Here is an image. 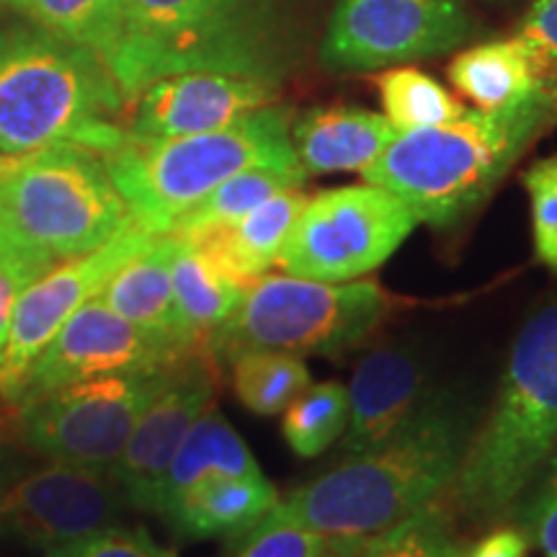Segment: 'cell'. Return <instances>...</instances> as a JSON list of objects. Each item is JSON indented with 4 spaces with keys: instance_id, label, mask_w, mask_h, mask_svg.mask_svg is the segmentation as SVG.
<instances>
[{
    "instance_id": "obj_1",
    "label": "cell",
    "mask_w": 557,
    "mask_h": 557,
    "mask_svg": "<svg viewBox=\"0 0 557 557\" xmlns=\"http://www.w3.org/2000/svg\"><path fill=\"white\" fill-rule=\"evenodd\" d=\"M470 447L457 398H423L416 413L364 455L278 498L271 511L329 537L369 540L447 491Z\"/></svg>"
},
{
    "instance_id": "obj_2",
    "label": "cell",
    "mask_w": 557,
    "mask_h": 557,
    "mask_svg": "<svg viewBox=\"0 0 557 557\" xmlns=\"http://www.w3.org/2000/svg\"><path fill=\"white\" fill-rule=\"evenodd\" d=\"M555 116L557 81L513 109H465L444 124L400 132L361 176L398 197L416 222L449 227L491 197Z\"/></svg>"
},
{
    "instance_id": "obj_3",
    "label": "cell",
    "mask_w": 557,
    "mask_h": 557,
    "mask_svg": "<svg viewBox=\"0 0 557 557\" xmlns=\"http://www.w3.org/2000/svg\"><path fill=\"white\" fill-rule=\"evenodd\" d=\"M124 94L86 47L32 21L0 24V156L78 145L103 158L120 148Z\"/></svg>"
},
{
    "instance_id": "obj_4",
    "label": "cell",
    "mask_w": 557,
    "mask_h": 557,
    "mask_svg": "<svg viewBox=\"0 0 557 557\" xmlns=\"http://www.w3.org/2000/svg\"><path fill=\"white\" fill-rule=\"evenodd\" d=\"M129 29L109 65L124 99L178 73L276 83L289 67L282 0H127Z\"/></svg>"
},
{
    "instance_id": "obj_5",
    "label": "cell",
    "mask_w": 557,
    "mask_h": 557,
    "mask_svg": "<svg viewBox=\"0 0 557 557\" xmlns=\"http://www.w3.org/2000/svg\"><path fill=\"white\" fill-rule=\"evenodd\" d=\"M557 447V297L527 320L508 354L491 416L470 438L451 500L472 517L511 506Z\"/></svg>"
},
{
    "instance_id": "obj_6",
    "label": "cell",
    "mask_w": 557,
    "mask_h": 557,
    "mask_svg": "<svg viewBox=\"0 0 557 557\" xmlns=\"http://www.w3.org/2000/svg\"><path fill=\"white\" fill-rule=\"evenodd\" d=\"M103 165L132 218L152 235L169 233L186 209L235 173L253 165L299 169L292 148V114L274 103L201 135H127L120 148L103 156Z\"/></svg>"
},
{
    "instance_id": "obj_7",
    "label": "cell",
    "mask_w": 557,
    "mask_h": 557,
    "mask_svg": "<svg viewBox=\"0 0 557 557\" xmlns=\"http://www.w3.org/2000/svg\"><path fill=\"white\" fill-rule=\"evenodd\" d=\"M135 222L99 152L54 145L11 158L0 173V230L52 263L107 246Z\"/></svg>"
},
{
    "instance_id": "obj_8",
    "label": "cell",
    "mask_w": 557,
    "mask_h": 557,
    "mask_svg": "<svg viewBox=\"0 0 557 557\" xmlns=\"http://www.w3.org/2000/svg\"><path fill=\"white\" fill-rule=\"evenodd\" d=\"M393 299L377 282H312L261 276L238 310L209 336L218 361L243 351L341 354L357 346L385 320Z\"/></svg>"
},
{
    "instance_id": "obj_9",
    "label": "cell",
    "mask_w": 557,
    "mask_h": 557,
    "mask_svg": "<svg viewBox=\"0 0 557 557\" xmlns=\"http://www.w3.org/2000/svg\"><path fill=\"white\" fill-rule=\"evenodd\" d=\"M165 367L101 374L47 389L13 406V429L26 447L50 462L111 475Z\"/></svg>"
},
{
    "instance_id": "obj_10",
    "label": "cell",
    "mask_w": 557,
    "mask_h": 557,
    "mask_svg": "<svg viewBox=\"0 0 557 557\" xmlns=\"http://www.w3.org/2000/svg\"><path fill=\"white\" fill-rule=\"evenodd\" d=\"M413 227L410 209L367 181L320 191L299 212L276 267L312 282H354L380 269Z\"/></svg>"
},
{
    "instance_id": "obj_11",
    "label": "cell",
    "mask_w": 557,
    "mask_h": 557,
    "mask_svg": "<svg viewBox=\"0 0 557 557\" xmlns=\"http://www.w3.org/2000/svg\"><path fill=\"white\" fill-rule=\"evenodd\" d=\"M470 34L459 0H338L320 62L333 73H372L451 52Z\"/></svg>"
},
{
    "instance_id": "obj_12",
    "label": "cell",
    "mask_w": 557,
    "mask_h": 557,
    "mask_svg": "<svg viewBox=\"0 0 557 557\" xmlns=\"http://www.w3.org/2000/svg\"><path fill=\"white\" fill-rule=\"evenodd\" d=\"M150 240L152 233L135 220L107 246L78 256V259L54 263L21 292L16 308H13L3 364H0V400L9 406L18 400L26 372L45 351V346L58 336L65 320L83 302L99 295L103 284L114 276V271L124 267Z\"/></svg>"
},
{
    "instance_id": "obj_13",
    "label": "cell",
    "mask_w": 557,
    "mask_h": 557,
    "mask_svg": "<svg viewBox=\"0 0 557 557\" xmlns=\"http://www.w3.org/2000/svg\"><path fill=\"white\" fill-rule=\"evenodd\" d=\"M122 491L109 472L50 462L0 485V545L52 553L116 524Z\"/></svg>"
},
{
    "instance_id": "obj_14",
    "label": "cell",
    "mask_w": 557,
    "mask_h": 557,
    "mask_svg": "<svg viewBox=\"0 0 557 557\" xmlns=\"http://www.w3.org/2000/svg\"><path fill=\"white\" fill-rule=\"evenodd\" d=\"M218 382V357L209 346L184 354L165 367L163 380L139 413L124 451L111 470L124 504L158 513L165 470L194 421L212 408Z\"/></svg>"
},
{
    "instance_id": "obj_15",
    "label": "cell",
    "mask_w": 557,
    "mask_h": 557,
    "mask_svg": "<svg viewBox=\"0 0 557 557\" xmlns=\"http://www.w3.org/2000/svg\"><path fill=\"white\" fill-rule=\"evenodd\" d=\"M181 357L184 354L176 348L127 323L99 297H90L65 320L58 336L34 361L16 403L47 393V389L70 385V382L101 377V374L158 369Z\"/></svg>"
},
{
    "instance_id": "obj_16",
    "label": "cell",
    "mask_w": 557,
    "mask_h": 557,
    "mask_svg": "<svg viewBox=\"0 0 557 557\" xmlns=\"http://www.w3.org/2000/svg\"><path fill=\"white\" fill-rule=\"evenodd\" d=\"M278 86L227 73H178L150 83L135 99L129 137L169 139L214 132L276 101Z\"/></svg>"
},
{
    "instance_id": "obj_17",
    "label": "cell",
    "mask_w": 557,
    "mask_h": 557,
    "mask_svg": "<svg viewBox=\"0 0 557 557\" xmlns=\"http://www.w3.org/2000/svg\"><path fill=\"white\" fill-rule=\"evenodd\" d=\"M348 421L341 436V457H357L393 436L423 403V372L410 354L382 348L354 369Z\"/></svg>"
},
{
    "instance_id": "obj_18",
    "label": "cell",
    "mask_w": 557,
    "mask_h": 557,
    "mask_svg": "<svg viewBox=\"0 0 557 557\" xmlns=\"http://www.w3.org/2000/svg\"><path fill=\"white\" fill-rule=\"evenodd\" d=\"M308 199L302 186L284 189L243 218L186 233V238L197 243V248L222 274L248 289L278 263L284 243Z\"/></svg>"
},
{
    "instance_id": "obj_19",
    "label": "cell",
    "mask_w": 557,
    "mask_h": 557,
    "mask_svg": "<svg viewBox=\"0 0 557 557\" xmlns=\"http://www.w3.org/2000/svg\"><path fill=\"white\" fill-rule=\"evenodd\" d=\"M96 297L127 323L181 354L205 348L189 336L173 297L171 235H152L148 246L116 269Z\"/></svg>"
},
{
    "instance_id": "obj_20",
    "label": "cell",
    "mask_w": 557,
    "mask_h": 557,
    "mask_svg": "<svg viewBox=\"0 0 557 557\" xmlns=\"http://www.w3.org/2000/svg\"><path fill=\"white\" fill-rule=\"evenodd\" d=\"M398 129L385 114L359 107H320L292 122V148L308 176L361 173L377 160Z\"/></svg>"
},
{
    "instance_id": "obj_21",
    "label": "cell",
    "mask_w": 557,
    "mask_h": 557,
    "mask_svg": "<svg viewBox=\"0 0 557 557\" xmlns=\"http://www.w3.org/2000/svg\"><path fill=\"white\" fill-rule=\"evenodd\" d=\"M278 500L267 475H220L194 485L160 517L169 519L181 537L240 540Z\"/></svg>"
},
{
    "instance_id": "obj_22",
    "label": "cell",
    "mask_w": 557,
    "mask_h": 557,
    "mask_svg": "<svg viewBox=\"0 0 557 557\" xmlns=\"http://www.w3.org/2000/svg\"><path fill=\"white\" fill-rule=\"evenodd\" d=\"M449 83L478 111H506L519 107L549 86L532 54L517 37L485 41L459 52L449 65Z\"/></svg>"
},
{
    "instance_id": "obj_23",
    "label": "cell",
    "mask_w": 557,
    "mask_h": 557,
    "mask_svg": "<svg viewBox=\"0 0 557 557\" xmlns=\"http://www.w3.org/2000/svg\"><path fill=\"white\" fill-rule=\"evenodd\" d=\"M220 475H261V468L238 431L225 421V416L218 408H207L194 421L165 470L163 483H160L158 513H163L194 485Z\"/></svg>"
},
{
    "instance_id": "obj_24",
    "label": "cell",
    "mask_w": 557,
    "mask_h": 557,
    "mask_svg": "<svg viewBox=\"0 0 557 557\" xmlns=\"http://www.w3.org/2000/svg\"><path fill=\"white\" fill-rule=\"evenodd\" d=\"M171 235V282L181 320L197 344L209 346V336L238 310L246 289L222 274L186 235Z\"/></svg>"
},
{
    "instance_id": "obj_25",
    "label": "cell",
    "mask_w": 557,
    "mask_h": 557,
    "mask_svg": "<svg viewBox=\"0 0 557 557\" xmlns=\"http://www.w3.org/2000/svg\"><path fill=\"white\" fill-rule=\"evenodd\" d=\"M3 9L86 47L111 65L127 41V0H0Z\"/></svg>"
},
{
    "instance_id": "obj_26",
    "label": "cell",
    "mask_w": 557,
    "mask_h": 557,
    "mask_svg": "<svg viewBox=\"0 0 557 557\" xmlns=\"http://www.w3.org/2000/svg\"><path fill=\"white\" fill-rule=\"evenodd\" d=\"M308 173L302 169H276V165H253L246 169L227 181H222L218 189H212L205 199L186 209L181 218L173 222L169 233L186 235L197 233V230H207L214 225H225L248 214L263 201L274 197V194L284 189H295L302 186Z\"/></svg>"
},
{
    "instance_id": "obj_27",
    "label": "cell",
    "mask_w": 557,
    "mask_h": 557,
    "mask_svg": "<svg viewBox=\"0 0 557 557\" xmlns=\"http://www.w3.org/2000/svg\"><path fill=\"white\" fill-rule=\"evenodd\" d=\"M238 400L256 416H276L310 385V369L295 354L243 351L230 361Z\"/></svg>"
},
{
    "instance_id": "obj_28",
    "label": "cell",
    "mask_w": 557,
    "mask_h": 557,
    "mask_svg": "<svg viewBox=\"0 0 557 557\" xmlns=\"http://www.w3.org/2000/svg\"><path fill=\"white\" fill-rule=\"evenodd\" d=\"M385 120L400 132L434 127L455 120L465 111L436 78L416 67H387L377 78Z\"/></svg>"
},
{
    "instance_id": "obj_29",
    "label": "cell",
    "mask_w": 557,
    "mask_h": 557,
    "mask_svg": "<svg viewBox=\"0 0 557 557\" xmlns=\"http://www.w3.org/2000/svg\"><path fill=\"white\" fill-rule=\"evenodd\" d=\"M348 421V393L341 382L308 385L282 413L284 442L297 457H320L338 442Z\"/></svg>"
},
{
    "instance_id": "obj_30",
    "label": "cell",
    "mask_w": 557,
    "mask_h": 557,
    "mask_svg": "<svg viewBox=\"0 0 557 557\" xmlns=\"http://www.w3.org/2000/svg\"><path fill=\"white\" fill-rule=\"evenodd\" d=\"M357 557H468L451 517L436 500L421 506L398 524L369 537Z\"/></svg>"
},
{
    "instance_id": "obj_31",
    "label": "cell",
    "mask_w": 557,
    "mask_h": 557,
    "mask_svg": "<svg viewBox=\"0 0 557 557\" xmlns=\"http://www.w3.org/2000/svg\"><path fill=\"white\" fill-rule=\"evenodd\" d=\"M238 542L235 557H357L367 540L329 537L269 511Z\"/></svg>"
},
{
    "instance_id": "obj_32",
    "label": "cell",
    "mask_w": 557,
    "mask_h": 557,
    "mask_svg": "<svg viewBox=\"0 0 557 557\" xmlns=\"http://www.w3.org/2000/svg\"><path fill=\"white\" fill-rule=\"evenodd\" d=\"M521 184L532 209L534 256L542 267L557 271V156L534 160Z\"/></svg>"
},
{
    "instance_id": "obj_33",
    "label": "cell",
    "mask_w": 557,
    "mask_h": 557,
    "mask_svg": "<svg viewBox=\"0 0 557 557\" xmlns=\"http://www.w3.org/2000/svg\"><path fill=\"white\" fill-rule=\"evenodd\" d=\"M45 557H178L171 549L160 547L145 529H127L111 524L99 532L52 549Z\"/></svg>"
},
{
    "instance_id": "obj_34",
    "label": "cell",
    "mask_w": 557,
    "mask_h": 557,
    "mask_svg": "<svg viewBox=\"0 0 557 557\" xmlns=\"http://www.w3.org/2000/svg\"><path fill=\"white\" fill-rule=\"evenodd\" d=\"M54 263L39 256L26 253L21 248H11L9 253L0 256V364H3L5 344H9L13 308H16L21 292H24L34 278L52 269Z\"/></svg>"
},
{
    "instance_id": "obj_35",
    "label": "cell",
    "mask_w": 557,
    "mask_h": 557,
    "mask_svg": "<svg viewBox=\"0 0 557 557\" xmlns=\"http://www.w3.org/2000/svg\"><path fill=\"white\" fill-rule=\"evenodd\" d=\"M517 39L532 54L534 65L545 78L555 81L557 73V0H532L521 18Z\"/></svg>"
},
{
    "instance_id": "obj_36",
    "label": "cell",
    "mask_w": 557,
    "mask_h": 557,
    "mask_svg": "<svg viewBox=\"0 0 557 557\" xmlns=\"http://www.w3.org/2000/svg\"><path fill=\"white\" fill-rule=\"evenodd\" d=\"M540 472L537 491L529 498L524 519L534 545L547 557H557V447Z\"/></svg>"
},
{
    "instance_id": "obj_37",
    "label": "cell",
    "mask_w": 557,
    "mask_h": 557,
    "mask_svg": "<svg viewBox=\"0 0 557 557\" xmlns=\"http://www.w3.org/2000/svg\"><path fill=\"white\" fill-rule=\"evenodd\" d=\"M529 540L517 529H498L472 549L468 557H527Z\"/></svg>"
},
{
    "instance_id": "obj_38",
    "label": "cell",
    "mask_w": 557,
    "mask_h": 557,
    "mask_svg": "<svg viewBox=\"0 0 557 557\" xmlns=\"http://www.w3.org/2000/svg\"><path fill=\"white\" fill-rule=\"evenodd\" d=\"M11 429H13V410H11V416L0 413V485L5 483V478H9V472H11V449H9V431Z\"/></svg>"
},
{
    "instance_id": "obj_39",
    "label": "cell",
    "mask_w": 557,
    "mask_h": 557,
    "mask_svg": "<svg viewBox=\"0 0 557 557\" xmlns=\"http://www.w3.org/2000/svg\"><path fill=\"white\" fill-rule=\"evenodd\" d=\"M11 248H16V246H13V243H11V240L5 238V235H3V230H0V256H3V253H9Z\"/></svg>"
},
{
    "instance_id": "obj_40",
    "label": "cell",
    "mask_w": 557,
    "mask_h": 557,
    "mask_svg": "<svg viewBox=\"0 0 557 557\" xmlns=\"http://www.w3.org/2000/svg\"><path fill=\"white\" fill-rule=\"evenodd\" d=\"M9 163H11V158H9V156H0V173L5 171V165H9Z\"/></svg>"
}]
</instances>
